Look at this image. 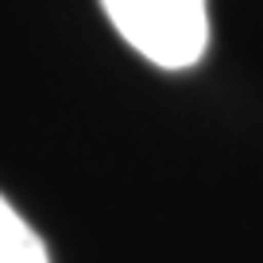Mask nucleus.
<instances>
[{"label": "nucleus", "mask_w": 263, "mask_h": 263, "mask_svg": "<svg viewBox=\"0 0 263 263\" xmlns=\"http://www.w3.org/2000/svg\"><path fill=\"white\" fill-rule=\"evenodd\" d=\"M128 47L163 70L197 66L209 47L205 0H101Z\"/></svg>", "instance_id": "obj_1"}, {"label": "nucleus", "mask_w": 263, "mask_h": 263, "mask_svg": "<svg viewBox=\"0 0 263 263\" xmlns=\"http://www.w3.org/2000/svg\"><path fill=\"white\" fill-rule=\"evenodd\" d=\"M0 263H50L39 232L8 205L4 194H0Z\"/></svg>", "instance_id": "obj_2"}]
</instances>
